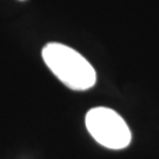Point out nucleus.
<instances>
[{"mask_svg":"<svg viewBox=\"0 0 159 159\" xmlns=\"http://www.w3.org/2000/svg\"><path fill=\"white\" fill-rule=\"evenodd\" d=\"M86 129L100 145L111 150H123L131 143V131L126 121L114 110L93 107L85 117Z\"/></svg>","mask_w":159,"mask_h":159,"instance_id":"2","label":"nucleus"},{"mask_svg":"<svg viewBox=\"0 0 159 159\" xmlns=\"http://www.w3.org/2000/svg\"><path fill=\"white\" fill-rule=\"evenodd\" d=\"M41 54L52 73L68 89L86 91L96 84V70L73 48L59 43H50L43 48Z\"/></svg>","mask_w":159,"mask_h":159,"instance_id":"1","label":"nucleus"}]
</instances>
